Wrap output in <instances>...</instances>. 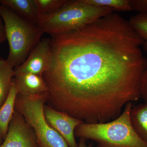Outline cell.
Segmentation results:
<instances>
[{
	"label": "cell",
	"mask_w": 147,
	"mask_h": 147,
	"mask_svg": "<svg viewBox=\"0 0 147 147\" xmlns=\"http://www.w3.org/2000/svg\"><path fill=\"white\" fill-rule=\"evenodd\" d=\"M0 4L9 8L25 21L37 24L34 0H0Z\"/></svg>",
	"instance_id": "30bf717a"
},
{
	"label": "cell",
	"mask_w": 147,
	"mask_h": 147,
	"mask_svg": "<svg viewBox=\"0 0 147 147\" xmlns=\"http://www.w3.org/2000/svg\"><path fill=\"white\" fill-rule=\"evenodd\" d=\"M68 0H34L36 7L37 25L43 24L58 12Z\"/></svg>",
	"instance_id": "7c38bea8"
},
{
	"label": "cell",
	"mask_w": 147,
	"mask_h": 147,
	"mask_svg": "<svg viewBox=\"0 0 147 147\" xmlns=\"http://www.w3.org/2000/svg\"><path fill=\"white\" fill-rule=\"evenodd\" d=\"M13 79L18 93L25 96H32L46 93L47 86L42 76L29 73L15 74Z\"/></svg>",
	"instance_id": "9c48e42d"
},
{
	"label": "cell",
	"mask_w": 147,
	"mask_h": 147,
	"mask_svg": "<svg viewBox=\"0 0 147 147\" xmlns=\"http://www.w3.org/2000/svg\"><path fill=\"white\" fill-rule=\"evenodd\" d=\"M131 27L144 40L143 49L147 53V12H139L128 21Z\"/></svg>",
	"instance_id": "9a60e30c"
},
{
	"label": "cell",
	"mask_w": 147,
	"mask_h": 147,
	"mask_svg": "<svg viewBox=\"0 0 147 147\" xmlns=\"http://www.w3.org/2000/svg\"><path fill=\"white\" fill-rule=\"evenodd\" d=\"M141 98L147 103V67L142 76L141 86Z\"/></svg>",
	"instance_id": "ac0fdd59"
},
{
	"label": "cell",
	"mask_w": 147,
	"mask_h": 147,
	"mask_svg": "<svg viewBox=\"0 0 147 147\" xmlns=\"http://www.w3.org/2000/svg\"><path fill=\"white\" fill-rule=\"evenodd\" d=\"M18 91L13 78L9 94L5 102L0 108V132L5 139L11 119L15 111V102Z\"/></svg>",
	"instance_id": "8fae6325"
},
{
	"label": "cell",
	"mask_w": 147,
	"mask_h": 147,
	"mask_svg": "<svg viewBox=\"0 0 147 147\" xmlns=\"http://www.w3.org/2000/svg\"><path fill=\"white\" fill-rule=\"evenodd\" d=\"M113 12L111 9L92 5L85 0H68L50 20L38 26L50 36L62 34L83 28Z\"/></svg>",
	"instance_id": "277c9868"
},
{
	"label": "cell",
	"mask_w": 147,
	"mask_h": 147,
	"mask_svg": "<svg viewBox=\"0 0 147 147\" xmlns=\"http://www.w3.org/2000/svg\"><path fill=\"white\" fill-rule=\"evenodd\" d=\"M86 141V139L83 138H80V140L78 144V147H92V144H90L89 145H87Z\"/></svg>",
	"instance_id": "ffe728a7"
},
{
	"label": "cell",
	"mask_w": 147,
	"mask_h": 147,
	"mask_svg": "<svg viewBox=\"0 0 147 147\" xmlns=\"http://www.w3.org/2000/svg\"><path fill=\"white\" fill-rule=\"evenodd\" d=\"M50 36L52 60L42 76L48 106L85 123H104L141 98L144 40L119 14Z\"/></svg>",
	"instance_id": "6da1fadb"
},
{
	"label": "cell",
	"mask_w": 147,
	"mask_h": 147,
	"mask_svg": "<svg viewBox=\"0 0 147 147\" xmlns=\"http://www.w3.org/2000/svg\"><path fill=\"white\" fill-rule=\"evenodd\" d=\"M130 117L134 130L147 143V103L132 106Z\"/></svg>",
	"instance_id": "4fadbf2b"
},
{
	"label": "cell",
	"mask_w": 147,
	"mask_h": 147,
	"mask_svg": "<svg viewBox=\"0 0 147 147\" xmlns=\"http://www.w3.org/2000/svg\"><path fill=\"white\" fill-rule=\"evenodd\" d=\"M132 10L147 12V0H130Z\"/></svg>",
	"instance_id": "e0dca14e"
},
{
	"label": "cell",
	"mask_w": 147,
	"mask_h": 147,
	"mask_svg": "<svg viewBox=\"0 0 147 147\" xmlns=\"http://www.w3.org/2000/svg\"><path fill=\"white\" fill-rule=\"evenodd\" d=\"M0 16L4 23L6 37L9 45V53L6 60L14 68L26 59L44 32L38 25L25 21L1 5Z\"/></svg>",
	"instance_id": "3957f363"
},
{
	"label": "cell",
	"mask_w": 147,
	"mask_h": 147,
	"mask_svg": "<svg viewBox=\"0 0 147 147\" xmlns=\"http://www.w3.org/2000/svg\"><path fill=\"white\" fill-rule=\"evenodd\" d=\"M44 113L45 120L64 139L69 147H78L75 138V130L82 121L59 111L45 104Z\"/></svg>",
	"instance_id": "ba28073f"
},
{
	"label": "cell",
	"mask_w": 147,
	"mask_h": 147,
	"mask_svg": "<svg viewBox=\"0 0 147 147\" xmlns=\"http://www.w3.org/2000/svg\"><path fill=\"white\" fill-rule=\"evenodd\" d=\"M14 76L13 68L0 56V108L7 98Z\"/></svg>",
	"instance_id": "5bb4252c"
},
{
	"label": "cell",
	"mask_w": 147,
	"mask_h": 147,
	"mask_svg": "<svg viewBox=\"0 0 147 147\" xmlns=\"http://www.w3.org/2000/svg\"><path fill=\"white\" fill-rule=\"evenodd\" d=\"M132 102L125 105L118 117L104 123H83L76 127L75 136L92 140L98 147H147V143L134 130L130 120Z\"/></svg>",
	"instance_id": "7a4b0ae2"
},
{
	"label": "cell",
	"mask_w": 147,
	"mask_h": 147,
	"mask_svg": "<svg viewBox=\"0 0 147 147\" xmlns=\"http://www.w3.org/2000/svg\"><path fill=\"white\" fill-rule=\"evenodd\" d=\"M1 18L0 16V44L6 39L4 25L3 24Z\"/></svg>",
	"instance_id": "d6986e66"
},
{
	"label": "cell",
	"mask_w": 147,
	"mask_h": 147,
	"mask_svg": "<svg viewBox=\"0 0 147 147\" xmlns=\"http://www.w3.org/2000/svg\"><path fill=\"white\" fill-rule=\"evenodd\" d=\"M3 138L1 134V132H0V146L2 144V140Z\"/></svg>",
	"instance_id": "44dd1931"
},
{
	"label": "cell",
	"mask_w": 147,
	"mask_h": 147,
	"mask_svg": "<svg viewBox=\"0 0 147 147\" xmlns=\"http://www.w3.org/2000/svg\"><path fill=\"white\" fill-rule=\"evenodd\" d=\"M0 147H40L33 129L15 110Z\"/></svg>",
	"instance_id": "52a82bcc"
},
{
	"label": "cell",
	"mask_w": 147,
	"mask_h": 147,
	"mask_svg": "<svg viewBox=\"0 0 147 147\" xmlns=\"http://www.w3.org/2000/svg\"><path fill=\"white\" fill-rule=\"evenodd\" d=\"M46 97V93L32 96H25L18 93L15 110L33 129L40 147H69L64 139L45 120L44 106Z\"/></svg>",
	"instance_id": "5b68a950"
},
{
	"label": "cell",
	"mask_w": 147,
	"mask_h": 147,
	"mask_svg": "<svg viewBox=\"0 0 147 147\" xmlns=\"http://www.w3.org/2000/svg\"><path fill=\"white\" fill-rule=\"evenodd\" d=\"M50 38L40 40L23 63L13 68L14 75L29 73L42 76L49 68L52 59Z\"/></svg>",
	"instance_id": "8992f818"
},
{
	"label": "cell",
	"mask_w": 147,
	"mask_h": 147,
	"mask_svg": "<svg viewBox=\"0 0 147 147\" xmlns=\"http://www.w3.org/2000/svg\"><path fill=\"white\" fill-rule=\"evenodd\" d=\"M92 5L105 7L114 11H132L130 0H85Z\"/></svg>",
	"instance_id": "2e32d148"
}]
</instances>
